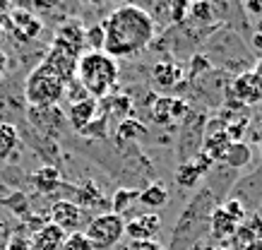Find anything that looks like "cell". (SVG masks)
I'll use <instances>...</instances> for the list:
<instances>
[{"label": "cell", "instance_id": "obj_1", "mask_svg": "<svg viewBox=\"0 0 262 250\" xmlns=\"http://www.w3.org/2000/svg\"><path fill=\"white\" fill-rule=\"evenodd\" d=\"M103 53L116 58H135L154 43V17L135 3H125L103 19Z\"/></svg>", "mask_w": 262, "mask_h": 250}, {"label": "cell", "instance_id": "obj_2", "mask_svg": "<svg viewBox=\"0 0 262 250\" xmlns=\"http://www.w3.org/2000/svg\"><path fill=\"white\" fill-rule=\"evenodd\" d=\"M224 197L212 190V188L202 186L198 193L190 197L181 212V217L173 226V238H171V250H190L192 243H198L202 236L209 234V221H212V212L222 204Z\"/></svg>", "mask_w": 262, "mask_h": 250}, {"label": "cell", "instance_id": "obj_3", "mask_svg": "<svg viewBox=\"0 0 262 250\" xmlns=\"http://www.w3.org/2000/svg\"><path fill=\"white\" fill-rule=\"evenodd\" d=\"M118 60L106 56L103 51H87L77 60L75 80L80 82L82 89L96 101H103L106 97H111L113 92H118Z\"/></svg>", "mask_w": 262, "mask_h": 250}, {"label": "cell", "instance_id": "obj_4", "mask_svg": "<svg viewBox=\"0 0 262 250\" xmlns=\"http://www.w3.org/2000/svg\"><path fill=\"white\" fill-rule=\"evenodd\" d=\"M65 84L56 70H51L46 63H39L24 82V97L34 108L58 106V101L65 97Z\"/></svg>", "mask_w": 262, "mask_h": 250}, {"label": "cell", "instance_id": "obj_5", "mask_svg": "<svg viewBox=\"0 0 262 250\" xmlns=\"http://www.w3.org/2000/svg\"><path fill=\"white\" fill-rule=\"evenodd\" d=\"M82 234L87 236V241L92 243L94 250H111L125 236V219L113 212H106V214L92 219Z\"/></svg>", "mask_w": 262, "mask_h": 250}, {"label": "cell", "instance_id": "obj_6", "mask_svg": "<svg viewBox=\"0 0 262 250\" xmlns=\"http://www.w3.org/2000/svg\"><path fill=\"white\" fill-rule=\"evenodd\" d=\"M207 118L202 113H188L181 123V135H178V159L188 162L202 152V138H205Z\"/></svg>", "mask_w": 262, "mask_h": 250}, {"label": "cell", "instance_id": "obj_7", "mask_svg": "<svg viewBox=\"0 0 262 250\" xmlns=\"http://www.w3.org/2000/svg\"><path fill=\"white\" fill-rule=\"evenodd\" d=\"M190 113V104L181 97H166V94H149V116L157 125H171L183 121Z\"/></svg>", "mask_w": 262, "mask_h": 250}, {"label": "cell", "instance_id": "obj_8", "mask_svg": "<svg viewBox=\"0 0 262 250\" xmlns=\"http://www.w3.org/2000/svg\"><path fill=\"white\" fill-rule=\"evenodd\" d=\"M80 56L82 53H77V51L70 49V46H65L63 41L53 39L43 63H46L51 70H56L65 84H70V82L75 80V73H77V60H80Z\"/></svg>", "mask_w": 262, "mask_h": 250}, {"label": "cell", "instance_id": "obj_9", "mask_svg": "<svg viewBox=\"0 0 262 250\" xmlns=\"http://www.w3.org/2000/svg\"><path fill=\"white\" fill-rule=\"evenodd\" d=\"M212 169H214V162L207 154L200 152L198 156H192L188 162H178V166L173 171V178L183 190H192Z\"/></svg>", "mask_w": 262, "mask_h": 250}, {"label": "cell", "instance_id": "obj_10", "mask_svg": "<svg viewBox=\"0 0 262 250\" xmlns=\"http://www.w3.org/2000/svg\"><path fill=\"white\" fill-rule=\"evenodd\" d=\"M87 221V214H84V207L82 204H75L70 200H60L53 204L51 210V224L58 226L65 234H75L80 231Z\"/></svg>", "mask_w": 262, "mask_h": 250}, {"label": "cell", "instance_id": "obj_11", "mask_svg": "<svg viewBox=\"0 0 262 250\" xmlns=\"http://www.w3.org/2000/svg\"><path fill=\"white\" fill-rule=\"evenodd\" d=\"M8 17H10V36H15L19 41H34L43 29V22L34 15L32 10L24 8L10 10Z\"/></svg>", "mask_w": 262, "mask_h": 250}, {"label": "cell", "instance_id": "obj_12", "mask_svg": "<svg viewBox=\"0 0 262 250\" xmlns=\"http://www.w3.org/2000/svg\"><path fill=\"white\" fill-rule=\"evenodd\" d=\"M161 231V217L157 212H144L135 219L125 221V236L130 241H157Z\"/></svg>", "mask_w": 262, "mask_h": 250}, {"label": "cell", "instance_id": "obj_13", "mask_svg": "<svg viewBox=\"0 0 262 250\" xmlns=\"http://www.w3.org/2000/svg\"><path fill=\"white\" fill-rule=\"evenodd\" d=\"M233 238V248L236 250H262V221L260 217L253 219H243L236 226V234Z\"/></svg>", "mask_w": 262, "mask_h": 250}, {"label": "cell", "instance_id": "obj_14", "mask_svg": "<svg viewBox=\"0 0 262 250\" xmlns=\"http://www.w3.org/2000/svg\"><path fill=\"white\" fill-rule=\"evenodd\" d=\"M99 113H101V106H99L96 99H92V97L82 99V101L70 104V108H68V123L72 125V130L82 132V130L89 128L99 118Z\"/></svg>", "mask_w": 262, "mask_h": 250}, {"label": "cell", "instance_id": "obj_15", "mask_svg": "<svg viewBox=\"0 0 262 250\" xmlns=\"http://www.w3.org/2000/svg\"><path fill=\"white\" fill-rule=\"evenodd\" d=\"M233 94L243 104H257V101H262V82L257 80V75L253 70L241 73L233 77Z\"/></svg>", "mask_w": 262, "mask_h": 250}, {"label": "cell", "instance_id": "obj_16", "mask_svg": "<svg viewBox=\"0 0 262 250\" xmlns=\"http://www.w3.org/2000/svg\"><path fill=\"white\" fill-rule=\"evenodd\" d=\"M181 80H183V65H178L176 60H161V63H157L154 70H151V82H154V87H159L161 92L173 89L176 84H181Z\"/></svg>", "mask_w": 262, "mask_h": 250}, {"label": "cell", "instance_id": "obj_17", "mask_svg": "<svg viewBox=\"0 0 262 250\" xmlns=\"http://www.w3.org/2000/svg\"><path fill=\"white\" fill-rule=\"evenodd\" d=\"M214 19L216 17H214V3L212 0H192L185 25L195 27V29H212V27H219Z\"/></svg>", "mask_w": 262, "mask_h": 250}, {"label": "cell", "instance_id": "obj_18", "mask_svg": "<svg viewBox=\"0 0 262 250\" xmlns=\"http://www.w3.org/2000/svg\"><path fill=\"white\" fill-rule=\"evenodd\" d=\"M65 236L68 234L60 231V229L53 226V224L41 226L39 231L34 234V238H32V250H60Z\"/></svg>", "mask_w": 262, "mask_h": 250}, {"label": "cell", "instance_id": "obj_19", "mask_svg": "<svg viewBox=\"0 0 262 250\" xmlns=\"http://www.w3.org/2000/svg\"><path fill=\"white\" fill-rule=\"evenodd\" d=\"M99 106H101V111L108 116V121H111V118L125 121V118H130V111H133V99L127 97V94L113 92L111 97H106L103 101H99Z\"/></svg>", "mask_w": 262, "mask_h": 250}, {"label": "cell", "instance_id": "obj_20", "mask_svg": "<svg viewBox=\"0 0 262 250\" xmlns=\"http://www.w3.org/2000/svg\"><path fill=\"white\" fill-rule=\"evenodd\" d=\"M253 159V149L246 145V142H231L226 154H224L222 164L229 166L231 171H238V169H246L248 164Z\"/></svg>", "mask_w": 262, "mask_h": 250}, {"label": "cell", "instance_id": "obj_21", "mask_svg": "<svg viewBox=\"0 0 262 250\" xmlns=\"http://www.w3.org/2000/svg\"><path fill=\"white\" fill-rule=\"evenodd\" d=\"M137 202L142 204L144 210H161L164 204L168 202V190L161 183H151V186H147L140 193V197H137Z\"/></svg>", "mask_w": 262, "mask_h": 250}, {"label": "cell", "instance_id": "obj_22", "mask_svg": "<svg viewBox=\"0 0 262 250\" xmlns=\"http://www.w3.org/2000/svg\"><path fill=\"white\" fill-rule=\"evenodd\" d=\"M144 135H149V130L140 118H125L116 128V140L118 142H135V140H142Z\"/></svg>", "mask_w": 262, "mask_h": 250}, {"label": "cell", "instance_id": "obj_23", "mask_svg": "<svg viewBox=\"0 0 262 250\" xmlns=\"http://www.w3.org/2000/svg\"><path fill=\"white\" fill-rule=\"evenodd\" d=\"M84 29H82V25L80 22H68V25H63L60 29H58V34H56V39L58 41H63L65 46H70V49H75L77 53H80L82 49H84Z\"/></svg>", "mask_w": 262, "mask_h": 250}, {"label": "cell", "instance_id": "obj_24", "mask_svg": "<svg viewBox=\"0 0 262 250\" xmlns=\"http://www.w3.org/2000/svg\"><path fill=\"white\" fill-rule=\"evenodd\" d=\"M19 147V132L12 123L0 121V162L10 159Z\"/></svg>", "mask_w": 262, "mask_h": 250}, {"label": "cell", "instance_id": "obj_25", "mask_svg": "<svg viewBox=\"0 0 262 250\" xmlns=\"http://www.w3.org/2000/svg\"><path fill=\"white\" fill-rule=\"evenodd\" d=\"M236 221L222 210V204L212 212V221H209V234H214L216 238H231L236 234Z\"/></svg>", "mask_w": 262, "mask_h": 250}, {"label": "cell", "instance_id": "obj_26", "mask_svg": "<svg viewBox=\"0 0 262 250\" xmlns=\"http://www.w3.org/2000/svg\"><path fill=\"white\" fill-rule=\"evenodd\" d=\"M32 180L41 193H53V190L60 186V173H58V169H53V166H43V169H39L34 173Z\"/></svg>", "mask_w": 262, "mask_h": 250}, {"label": "cell", "instance_id": "obj_27", "mask_svg": "<svg viewBox=\"0 0 262 250\" xmlns=\"http://www.w3.org/2000/svg\"><path fill=\"white\" fill-rule=\"evenodd\" d=\"M137 197H140L137 190H118V193L113 195V214L123 217V214L137 202Z\"/></svg>", "mask_w": 262, "mask_h": 250}, {"label": "cell", "instance_id": "obj_28", "mask_svg": "<svg viewBox=\"0 0 262 250\" xmlns=\"http://www.w3.org/2000/svg\"><path fill=\"white\" fill-rule=\"evenodd\" d=\"M190 3L192 0H168V8H171V22H173V27L183 25V22L188 19Z\"/></svg>", "mask_w": 262, "mask_h": 250}, {"label": "cell", "instance_id": "obj_29", "mask_svg": "<svg viewBox=\"0 0 262 250\" xmlns=\"http://www.w3.org/2000/svg\"><path fill=\"white\" fill-rule=\"evenodd\" d=\"M60 250H94V248H92V243L87 241V236L82 234V231H75V234L65 236Z\"/></svg>", "mask_w": 262, "mask_h": 250}, {"label": "cell", "instance_id": "obj_30", "mask_svg": "<svg viewBox=\"0 0 262 250\" xmlns=\"http://www.w3.org/2000/svg\"><path fill=\"white\" fill-rule=\"evenodd\" d=\"M84 46H89V51H103V29H101V25L87 29V34H84Z\"/></svg>", "mask_w": 262, "mask_h": 250}, {"label": "cell", "instance_id": "obj_31", "mask_svg": "<svg viewBox=\"0 0 262 250\" xmlns=\"http://www.w3.org/2000/svg\"><path fill=\"white\" fill-rule=\"evenodd\" d=\"M243 10L253 17H262V0H243Z\"/></svg>", "mask_w": 262, "mask_h": 250}, {"label": "cell", "instance_id": "obj_32", "mask_svg": "<svg viewBox=\"0 0 262 250\" xmlns=\"http://www.w3.org/2000/svg\"><path fill=\"white\" fill-rule=\"evenodd\" d=\"M34 8L41 10V12H51V10L60 8V0H32Z\"/></svg>", "mask_w": 262, "mask_h": 250}, {"label": "cell", "instance_id": "obj_33", "mask_svg": "<svg viewBox=\"0 0 262 250\" xmlns=\"http://www.w3.org/2000/svg\"><path fill=\"white\" fill-rule=\"evenodd\" d=\"M130 250H164L157 241H135L130 245Z\"/></svg>", "mask_w": 262, "mask_h": 250}, {"label": "cell", "instance_id": "obj_34", "mask_svg": "<svg viewBox=\"0 0 262 250\" xmlns=\"http://www.w3.org/2000/svg\"><path fill=\"white\" fill-rule=\"evenodd\" d=\"M10 36V17L8 15H0V43Z\"/></svg>", "mask_w": 262, "mask_h": 250}, {"label": "cell", "instance_id": "obj_35", "mask_svg": "<svg viewBox=\"0 0 262 250\" xmlns=\"http://www.w3.org/2000/svg\"><path fill=\"white\" fill-rule=\"evenodd\" d=\"M8 53H5V51L0 49V80H3V77H5V73H8Z\"/></svg>", "mask_w": 262, "mask_h": 250}, {"label": "cell", "instance_id": "obj_36", "mask_svg": "<svg viewBox=\"0 0 262 250\" xmlns=\"http://www.w3.org/2000/svg\"><path fill=\"white\" fill-rule=\"evenodd\" d=\"M12 10V0H0V15H8Z\"/></svg>", "mask_w": 262, "mask_h": 250}, {"label": "cell", "instance_id": "obj_37", "mask_svg": "<svg viewBox=\"0 0 262 250\" xmlns=\"http://www.w3.org/2000/svg\"><path fill=\"white\" fill-rule=\"evenodd\" d=\"M253 73H255V75H257V80H260V82H262V58H260V60H257V63H255V65H253Z\"/></svg>", "mask_w": 262, "mask_h": 250}, {"label": "cell", "instance_id": "obj_38", "mask_svg": "<svg viewBox=\"0 0 262 250\" xmlns=\"http://www.w3.org/2000/svg\"><path fill=\"white\" fill-rule=\"evenodd\" d=\"M255 34H257V36H262V22L257 27H255Z\"/></svg>", "mask_w": 262, "mask_h": 250}, {"label": "cell", "instance_id": "obj_39", "mask_svg": "<svg viewBox=\"0 0 262 250\" xmlns=\"http://www.w3.org/2000/svg\"><path fill=\"white\" fill-rule=\"evenodd\" d=\"M87 3H92V5H101V3H106V0H87Z\"/></svg>", "mask_w": 262, "mask_h": 250}, {"label": "cell", "instance_id": "obj_40", "mask_svg": "<svg viewBox=\"0 0 262 250\" xmlns=\"http://www.w3.org/2000/svg\"><path fill=\"white\" fill-rule=\"evenodd\" d=\"M257 145H260V152H262V130H260V135H257Z\"/></svg>", "mask_w": 262, "mask_h": 250}]
</instances>
